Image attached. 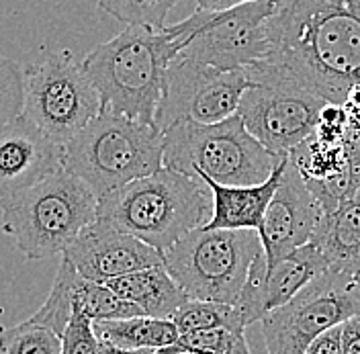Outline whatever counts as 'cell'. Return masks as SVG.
<instances>
[{"instance_id": "6da1fadb", "label": "cell", "mask_w": 360, "mask_h": 354, "mask_svg": "<svg viewBox=\"0 0 360 354\" xmlns=\"http://www.w3.org/2000/svg\"><path fill=\"white\" fill-rule=\"evenodd\" d=\"M266 33V58L246 70L254 84L334 105L360 87V0H285Z\"/></svg>"}, {"instance_id": "7a4b0ae2", "label": "cell", "mask_w": 360, "mask_h": 354, "mask_svg": "<svg viewBox=\"0 0 360 354\" xmlns=\"http://www.w3.org/2000/svg\"><path fill=\"white\" fill-rule=\"evenodd\" d=\"M184 45L174 25L162 29L129 25L96 45L80 66L98 92L101 111L156 125L166 70Z\"/></svg>"}, {"instance_id": "3957f363", "label": "cell", "mask_w": 360, "mask_h": 354, "mask_svg": "<svg viewBox=\"0 0 360 354\" xmlns=\"http://www.w3.org/2000/svg\"><path fill=\"white\" fill-rule=\"evenodd\" d=\"M213 197L201 178L160 168L98 199V215L141 242L168 252L211 220Z\"/></svg>"}, {"instance_id": "277c9868", "label": "cell", "mask_w": 360, "mask_h": 354, "mask_svg": "<svg viewBox=\"0 0 360 354\" xmlns=\"http://www.w3.org/2000/svg\"><path fill=\"white\" fill-rule=\"evenodd\" d=\"M96 215L98 197L66 168L27 191L0 199V229L15 240L27 260L64 254Z\"/></svg>"}, {"instance_id": "5b68a950", "label": "cell", "mask_w": 360, "mask_h": 354, "mask_svg": "<svg viewBox=\"0 0 360 354\" xmlns=\"http://www.w3.org/2000/svg\"><path fill=\"white\" fill-rule=\"evenodd\" d=\"M64 168L103 199L164 168V132L158 125L101 111L64 146Z\"/></svg>"}, {"instance_id": "8992f818", "label": "cell", "mask_w": 360, "mask_h": 354, "mask_svg": "<svg viewBox=\"0 0 360 354\" xmlns=\"http://www.w3.org/2000/svg\"><path fill=\"white\" fill-rule=\"evenodd\" d=\"M283 158L248 132L238 113L219 123L180 121L164 129V168L227 187L264 182Z\"/></svg>"}, {"instance_id": "52a82bcc", "label": "cell", "mask_w": 360, "mask_h": 354, "mask_svg": "<svg viewBox=\"0 0 360 354\" xmlns=\"http://www.w3.org/2000/svg\"><path fill=\"white\" fill-rule=\"evenodd\" d=\"M262 252L256 229L197 227L168 252L164 266L191 299L236 305L248 268Z\"/></svg>"}, {"instance_id": "ba28073f", "label": "cell", "mask_w": 360, "mask_h": 354, "mask_svg": "<svg viewBox=\"0 0 360 354\" xmlns=\"http://www.w3.org/2000/svg\"><path fill=\"white\" fill-rule=\"evenodd\" d=\"M22 72V115L56 144L66 146L101 113L98 92L68 51H47Z\"/></svg>"}, {"instance_id": "9c48e42d", "label": "cell", "mask_w": 360, "mask_h": 354, "mask_svg": "<svg viewBox=\"0 0 360 354\" xmlns=\"http://www.w3.org/2000/svg\"><path fill=\"white\" fill-rule=\"evenodd\" d=\"M281 0H256L229 11H197L174 25L184 37L179 56L219 70H248L269 53L266 23Z\"/></svg>"}, {"instance_id": "30bf717a", "label": "cell", "mask_w": 360, "mask_h": 354, "mask_svg": "<svg viewBox=\"0 0 360 354\" xmlns=\"http://www.w3.org/2000/svg\"><path fill=\"white\" fill-rule=\"evenodd\" d=\"M359 313L360 291L352 274L326 270L260 320L266 354H305L317 336Z\"/></svg>"}, {"instance_id": "8fae6325", "label": "cell", "mask_w": 360, "mask_h": 354, "mask_svg": "<svg viewBox=\"0 0 360 354\" xmlns=\"http://www.w3.org/2000/svg\"><path fill=\"white\" fill-rule=\"evenodd\" d=\"M252 84L246 70H219L179 56L164 76L156 125L164 132L180 121L219 123L238 113Z\"/></svg>"}, {"instance_id": "7c38bea8", "label": "cell", "mask_w": 360, "mask_h": 354, "mask_svg": "<svg viewBox=\"0 0 360 354\" xmlns=\"http://www.w3.org/2000/svg\"><path fill=\"white\" fill-rule=\"evenodd\" d=\"M326 101L297 90L252 84L242 94L238 115L266 150L289 156L317 127Z\"/></svg>"}, {"instance_id": "4fadbf2b", "label": "cell", "mask_w": 360, "mask_h": 354, "mask_svg": "<svg viewBox=\"0 0 360 354\" xmlns=\"http://www.w3.org/2000/svg\"><path fill=\"white\" fill-rule=\"evenodd\" d=\"M326 270H330V266L311 242L272 265L266 263L262 250L248 268L246 283L236 301L246 328L260 322L270 311L289 303L301 289L307 287L317 274Z\"/></svg>"}, {"instance_id": "5bb4252c", "label": "cell", "mask_w": 360, "mask_h": 354, "mask_svg": "<svg viewBox=\"0 0 360 354\" xmlns=\"http://www.w3.org/2000/svg\"><path fill=\"white\" fill-rule=\"evenodd\" d=\"M64 256L84 279L96 283L164 265L160 250L103 217L89 223L68 246Z\"/></svg>"}, {"instance_id": "9a60e30c", "label": "cell", "mask_w": 360, "mask_h": 354, "mask_svg": "<svg viewBox=\"0 0 360 354\" xmlns=\"http://www.w3.org/2000/svg\"><path fill=\"white\" fill-rule=\"evenodd\" d=\"M321 215L323 209L319 201L315 199V195L289 160L278 189L266 207L262 223L256 229L266 263L272 265L289 256L297 248L311 242Z\"/></svg>"}, {"instance_id": "2e32d148", "label": "cell", "mask_w": 360, "mask_h": 354, "mask_svg": "<svg viewBox=\"0 0 360 354\" xmlns=\"http://www.w3.org/2000/svg\"><path fill=\"white\" fill-rule=\"evenodd\" d=\"M64 168V146L21 115L0 129V199L27 191Z\"/></svg>"}, {"instance_id": "e0dca14e", "label": "cell", "mask_w": 360, "mask_h": 354, "mask_svg": "<svg viewBox=\"0 0 360 354\" xmlns=\"http://www.w3.org/2000/svg\"><path fill=\"white\" fill-rule=\"evenodd\" d=\"M287 162H289V156H285L276 164L274 172L260 184L227 187V184H219L211 180L209 177H199L213 197L211 220L202 227L207 229H258L266 213V207L278 189Z\"/></svg>"}, {"instance_id": "ac0fdd59", "label": "cell", "mask_w": 360, "mask_h": 354, "mask_svg": "<svg viewBox=\"0 0 360 354\" xmlns=\"http://www.w3.org/2000/svg\"><path fill=\"white\" fill-rule=\"evenodd\" d=\"M311 244L323 254L330 270L354 274L360 268V193L336 211L323 213Z\"/></svg>"}, {"instance_id": "d6986e66", "label": "cell", "mask_w": 360, "mask_h": 354, "mask_svg": "<svg viewBox=\"0 0 360 354\" xmlns=\"http://www.w3.org/2000/svg\"><path fill=\"white\" fill-rule=\"evenodd\" d=\"M119 297L135 303L143 315L170 320L174 311L191 297L180 289V285L170 277L166 266H152L143 270H135L129 274L117 277L105 283Z\"/></svg>"}, {"instance_id": "ffe728a7", "label": "cell", "mask_w": 360, "mask_h": 354, "mask_svg": "<svg viewBox=\"0 0 360 354\" xmlns=\"http://www.w3.org/2000/svg\"><path fill=\"white\" fill-rule=\"evenodd\" d=\"M94 332L101 342L121 350H162L176 342L179 328L172 320L135 315L127 320L94 322Z\"/></svg>"}, {"instance_id": "44dd1931", "label": "cell", "mask_w": 360, "mask_h": 354, "mask_svg": "<svg viewBox=\"0 0 360 354\" xmlns=\"http://www.w3.org/2000/svg\"><path fill=\"white\" fill-rule=\"evenodd\" d=\"M179 332H191V330H215L224 328L229 332L244 334L246 324L242 313L236 305L219 303V301H202V299H188L174 311L170 317Z\"/></svg>"}, {"instance_id": "7402d4cb", "label": "cell", "mask_w": 360, "mask_h": 354, "mask_svg": "<svg viewBox=\"0 0 360 354\" xmlns=\"http://www.w3.org/2000/svg\"><path fill=\"white\" fill-rule=\"evenodd\" d=\"M78 274L80 272L76 270V266L72 265L64 254H60V265H58L56 277H53L49 297L29 320L53 330L62 338L68 322H70V315L74 311V283H76Z\"/></svg>"}, {"instance_id": "603a6c76", "label": "cell", "mask_w": 360, "mask_h": 354, "mask_svg": "<svg viewBox=\"0 0 360 354\" xmlns=\"http://www.w3.org/2000/svg\"><path fill=\"white\" fill-rule=\"evenodd\" d=\"M74 305L80 308L90 320H127L135 315H143L135 303L119 297L111 287L105 283H96L84 279L82 274L76 277L74 283Z\"/></svg>"}, {"instance_id": "cb8c5ba5", "label": "cell", "mask_w": 360, "mask_h": 354, "mask_svg": "<svg viewBox=\"0 0 360 354\" xmlns=\"http://www.w3.org/2000/svg\"><path fill=\"white\" fill-rule=\"evenodd\" d=\"M0 354H62V338L31 320L13 328L0 326Z\"/></svg>"}, {"instance_id": "d4e9b609", "label": "cell", "mask_w": 360, "mask_h": 354, "mask_svg": "<svg viewBox=\"0 0 360 354\" xmlns=\"http://www.w3.org/2000/svg\"><path fill=\"white\" fill-rule=\"evenodd\" d=\"M96 2L105 13L127 25L162 29L166 27L168 13L182 0H96Z\"/></svg>"}, {"instance_id": "484cf974", "label": "cell", "mask_w": 360, "mask_h": 354, "mask_svg": "<svg viewBox=\"0 0 360 354\" xmlns=\"http://www.w3.org/2000/svg\"><path fill=\"white\" fill-rule=\"evenodd\" d=\"M25 109V72L15 60L0 56V129L19 119Z\"/></svg>"}, {"instance_id": "4316f807", "label": "cell", "mask_w": 360, "mask_h": 354, "mask_svg": "<svg viewBox=\"0 0 360 354\" xmlns=\"http://www.w3.org/2000/svg\"><path fill=\"white\" fill-rule=\"evenodd\" d=\"M242 334L229 332L224 328H215V330H191V332H180L174 344L158 350L160 354H225L231 344L236 342V338Z\"/></svg>"}, {"instance_id": "83f0119b", "label": "cell", "mask_w": 360, "mask_h": 354, "mask_svg": "<svg viewBox=\"0 0 360 354\" xmlns=\"http://www.w3.org/2000/svg\"><path fill=\"white\" fill-rule=\"evenodd\" d=\"M101 340L94 332V320L74 305L66 330L62 334V354H98Z\"/></svg>"}, {"instance_id": "f1b7e54d", "label": "cell", "mask_w": 360, "mask_h": 354, "mask_svg": "<svg viewBox=\"0 0 360 354\" xmlns=\"http://www.w3.org/2000/svg\"><path fill=\"white\" fill-rule=\"evenodd\" d=\"M305 354H344L342 350V324L317 336Z\"/></svg>"}, {"instance_id": "f546056e", "label": "cell", "mask_w": 360, "mask_h": 354, "mask_svg": "<svg viewBox=\"0 0 360 354\" xmlns=\"http://www.w3.org/2000/svg\"><path fill=\"white\" fill-rule=\"evenodd\" d=\"M342 350L344 354H360V313L342 324Z\"/></svg>"}, {"instance_id": "4dcf8cb0", "label": "cell", "mask_w": 360, "mask_h": 354, "mask_svg": "<svg viewBox=\"0 0 360 354\" xmlns=\"http://www.w3.org/2000/svg\"><path fill=\"white\" fill-rule=\"evenodd\" d=\"M248 2H256V0H197V6L199 11H229Z\"/></svg>"}, {"instance_id": "1f68e13d", "label": "cell", "mask_w": 360, "mask_h": 354, "mask_svg": "<svg viewBox=\"0 0 360 354\" xmlns=\"http://www.w3.org/2000/svg\"><path fill=\"white\" fill-rule=\"evenodd\" d=\"M225 354H252L250 353V346H248V342H246V336H244V334H242V336H238V338H236V342L231 344V348H229Z\"/></svg>"}, {"instance_id": "d6a6232c", "label": "cell", "mask_w": 360, "mask_h": 354, "mask_svg": "<svg viewBox=\"0 0 360 354\" xmlns=\"http://www.w3.org/2000/svg\"><path fill=\"white\" fill-rule=\"evenodd\" d=\"M98 354H135V350H121V348H117V346H111V344L101 342V350H98Z\"/></svg>"}, {"instance_id": "836d02e7", "label": "cell", "mask_w": 360, "mask_h": 354, "mask_svg": "<svg viewBox=\"0 0 360 354\" xmlns=\"http://www.w3.org/2000/svg\"><path fill=\"white\" fill-rule=\"evenodd\" d=\"M352 283H354V287L360 291V268L354 272V274H352Z\"/></svg>"}, {"instance_id": "e575fe53", "label": "cell", "mask_w": 360, "mask_h": 354, "mask_svg": "<svg viewBox=\"0 0 360 354\" xmlns=\"http://www.w3.org/2000/svg\"><path fill=\"white\" fill-rule=\"evenodd\" d=\"M158 350H135V354H156Z\"/></svg>"}, {"instance_id": "d590c367", "label": "cell", "mask_w": 360, "mask_h": 354, "mask_svg": "<svg viewBox=\"0 0 360 354\" xmlns=\"http://www.w3.org/2000/svg\"><path fill=\"white\" fill-rule=\"evenodd\" d=\"M180 354H188V353H180Z\"/></svg>"}, {"instance_id": "8d00e7d4", "label": "cell", "mask_w": 360, "mask_h": 354, "mask_svg": "<svg viewBox=\"0 0 360 354\" xmlns=\"http://www.w3.org/2000/svg\"><path fill=\"white\" fill-rule=\"evenodd\" d=\"M281 2H285V0H281Z\"/></svg>"}, {"instance_id": "74e56055", "label": "cell", "mask_w": 360, "mask_h": 354, "mask_svg": "<svg viewBox=\"0 0 360 354\" xmlns=\"http://www.w3.org/2000/svg\"><path fill=\"white\" fill-rule=\"evenodd\" d=\"M156 354H160V353H156Z\"/></svg>"}]
</instances>
